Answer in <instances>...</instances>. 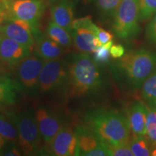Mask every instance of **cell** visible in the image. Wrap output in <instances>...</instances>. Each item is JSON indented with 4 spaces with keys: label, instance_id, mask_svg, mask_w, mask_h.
I'll return each instance as SVG.
<instances>
[{
    "label": "cell",
    "instance_id": "cell-1",
    "mask_svg": "<svg viewBox=\"0 0 156 156\" xmlns=\"http://www.w3.org/2000/svg\"><path fill=\"white\" fill-rule=\"evenodd\" d=\"M86 125L109 146L129 143L131 136L126 116L114 109L98 108L85 116Z\"/></svg>",
    "mask_w": 156,
    "mask_h": 156
},
{
    "label": "cell",
    "instance_id": "cell-2",
    "mask_svg": "<svg viewBox=\"0 0 156 156\" xmlns=\"http://www.w3.org/2000/svg\"><path fill=\"white\" fill-rule=\"evenodd\" d=\"M116 68L126 86L137 90L156 69V51L146 48L130 51L120 58Z\"/></svg>",
    "mask_w": 156,
    "mask_h": 156
},
{
    "label": "cell",
    "instance_id": "cell-3",
    "mask_svg": "<svg viewBox=\"0 0 156 156\" xmlns=\"http://www.w3.org/2000/svg\"><path fill=\"white\" fill-rule=\"evenodd\" d=\"M97 64L89 53L80 51L73 56L69 67L70 97L85 96L102 86V77Z\"/></svg>",
    "mask_w": 156,
    "mask_h": 156
},
{
    "label": "cell",
    "instance_id": "cell-4",
    "mask_svg": "<svg viewBox=\"0 0 156 156\" xmlns=\"http://www.w3.org/2000/svg\"><path fill=\"white\" fill-rule=\"evenodd\" d=\"M139 0H122L113 20L115 35L123 41L136 38L141 32Z\"/></svg>",
    "mask_w": 156,
    "mask_h": 156
},
{
    "label": "cell",
    "instance_id": "cell-5",
    "mask_svg": "<svg viewBox=\"0 0 156 156\" xmlns=\"http://www.w3.org/2000/svg\"><path fill=\"white\" fill-rule=\"evenodd\" d=\"M12 118L18 132V142L25 155L40 153L42 150V136L39 131L35 114L23 111Z\"/></svg>",
    "mask_w": 156,
    "mask_h": 156
},
{
    "label": "cell",
    "instance_id": "cell-6",
    "mask_svg": "<svg viewBox=\"0 0 156 156\" xmlns=\"http://www.w3.org/2000/svg\"><path fill=\"white\" fill-rule=\"evenodd\" d=\"M69 79V67L62 58L45 62L38 79V90L49 93L61 88Z\"/></svg>",
    "mask_w": 156,
    "mask_h": 156
},
{
    "label": "cell",
    "instance_id": "cell-7",
    "mask_svg": "<svg viewBox=\"0 0 156 156\" xmlns=\"http://www.w3.org/2000/svg\"><path fill=\"white\" fill-rule=\"evenodd\" d=\"M7 18L26 21L33 29L37 28L44 10L42 0H6Z\"/></svg>",
    "mask_w": 156,
    "mask_h": 156
},
{
    "label": "cell",
    "instance_id": "cell-8",
    "mask_svg": "<svg viewBox=\"0 0 156 156\" xmlns=\"http://www.w3.org/2000/svg\"><path fill=\"white\" fill-rule=\"evenodd\" d=\"M46 62L38 54H30L18 64L17 79L26 92L33 93L38 90V79Z\"/></svg>",
    "mask_w": 156,
    "mask_h": 156
},
{
    "label": "cell",
    "instance_id": "cell-9",
    "mask_svg": "<svg viewBox=\"0 0 156 156\" xmlns=\"http://www.w3.org/2000/svg\"><path fill=\"white\" fill-rule=\"evenodd\" d=\"M75 132L77 141L76 155L112 156L110 146L101 140L87 125L78 126Z\"/></svg>",
    "mask_w": 156,
    "mask_h": 156
},
{
    "label": "cell",
    "instance_id": "cell-10",
    "mask_svg": "<svg viewBox=\"0 0 156 156\" xmlns=\"http://www.w3.org/2000/svg\"><path fill=\"white\" fill-rule=\"evenodd\" d=\"M90 17L87 16L74 20L70 31L73 44L80 51L92 54L101 46L100 41L90 28L88 23Z\"/></svg>",
    "mask_w": 156,
    "mask_h": 156
},
{
    "label": "cell",
    "instance_id": "cell-11",
    "mask_svg": "<svg viewBox=\"0 0 156 156\" xmlns=\"http://www.w3.org/2000/svg\"><path fill=\"white\" fill-rule=\"evenodd\" d=\"M0 33L30 49L35 44V38L30 25L22 20H4L0 23Z\"/></svg>",
    "mask_w": 156,
    "mask_h": 156
},
{
    "label": "cell",
    "instance_id": "cell-12",
    "mask_svg": "<svg viewBox=\"0 0 156 156\" xmlns=\"http://www.w3.org/2000/svg\"><path fill=\"white\" fill-rule=\"evenodd\" d=\"M77 136L75 130L68 125H63L48 145L51 155L73 156L77 153Z\"/></svg>",
    "mask_w": 156,
    "mask_h": 156
},
{
    "label": "cell",
    "instance_id": "cell-13",
    "mask_svg": "<svg viewBox=\"0 0 156 156\" xmlns=\"http://www.w3.org/2000/svg\"><path fill=\"white\" fill-rule=\"evenodd\" d=\"M35 116L43 141L48 146L63 126L61 120L55 113L45 107L37 109Z\"/></svg>",
    "mask_w": 156,
    "mask_h": 156
},
{
    "label": "cell",
    "instance_id": "cell-14",
    "mask_svg": "<svg viewBox=\"0 0 156 156\" xmlns=\"http://www.w3.org/2000/svg\"><path fill=\"white\" fill-rule=\"evenodd\" d=\"M30 54V48L0 33V60L9 66H16Z\"/></svg>",
    "mask_w": 156,
    "mask_h": 156
},
{
    "label": "cell",
    "instance_id": "cell-15",
    "mask_svg": "<svg viewBox=\"0 0 156 156\" xmlns=\"http://www.w3.org/2000/svg\"><path fill=\"white\" fill-rule=\"evenodd\" d=\"M147 112L148 106L142 101L134 103L129 108L126 118L133 136L146 135Z\"/></svg>",
    "mask_w": 156,
    "mask_h": 156
},
{
    "label": "cell",
    "instance_id": "cell-16",
    "mask_svg": "<svg viewBox=\"0 0 156 156\" xmlns=\"http://www.w3.org/2000/svg\"><path fill=\"white\" fill-rule=\"evenodd\" d=\"M51 17L54 23L70 32L74 21L73 2L58 0L54 2L51 9Z\"/></svg>",
    "mask_w": 156,
    "mask_h": 156
},
{
    "label": "cell",
    "instance_id": "cell-17",
    "mask_svg": "<svg viewBox=\"0 0 156 156\" xmlns=\"http://www.w3.org/2000/svg\"><path fill=\"white\" fill-rule=\"evenodd\" d=\"M37 54L44 60L56 59L62 54V47L48 36L42 34L38 28L33 29Z\"/></svg>",
    "mask_w": 156,
    "mask_h": 156
},
{
    "label": "cell",
    "instance_id": "cell-18",
    "mask_svg": "<svg viewBox=\"0 0 156 156\" xmlns=\"http://www.w3.org/2000/svg\"><path fill=\"white\" fill-rule=\"evenodd\" d=\"M46 34L62 47H69L73 44V41L70 32L56 24L52 20L50 21L47 25Z\"/></svg>",
    "mask_w": 156,
    "mask_h": 156
},
{
    "label": "cell",
    "instance_id": "cell-19",
    "mask_svg": "<svg viewBox=\"0 0 156 156\" xmlns=\"http://www.w3.org/2000/svg\"><path fill=\"white\" fill-rule=\"evenodd\" d=\"M17 87L10 79L0 75V103L12 104L17 98Z\"/></svg>",
    "mask_w": 156,
    "mask_h": 156
},
{
    "label": "cell",
    "instance_id": "cell-20",
    "mask_svg": "<svg viewBox=\"0 0 156 156\" xmlns=\"http://www.w3.org/2000/svg\"><path fill=\"white\" fill-rule=\"evenodd\" d=\"M142 97L150 108L156 109V69L142 86Z\"/></svg>",
    "mask_w": 156,
    "mask_h": 156
},
{
    "label": "cell",
    "instance_id": "cell-21",
    "mask_svg": "<svg viewBox=\"0 0 156 156\" xmlns=\"http://www.w3.org/2000/svg\"><path fill=\"white\" fill-rule=\"evenodd\" d=\"M0 136L12 143L18 142V132L12 118L0 114Z\"/></svg>",
    "mask_w": 156,
    "mask_h": 156
},
{
    "label": "cell",
    "instance_id": "cell-22",
    "mask_svg": "<svg viewBox=\"0 0 156 156\" xmlns=\"http://www.w3.org/2000/svg\"><path fill=\"white\" fill-rule=\"evenodd\" d=\"M99 15L105 20L113 18L122 0H95Z\"/></svg>",
    "mask_w": 156,
    "mask_h": 156
},
{
    "label": "cell",
    "instance_id": "cell-23",
    "mask_svg": "<svg viewBox=\"0 0 156 156\" xmlns=\"http://www.w3.org/2000/svg\"><path fill=\"white\" fill-rule=\"evenodd\" d=\"M129 146L135 156H148L151 155V146L146 136H133L129 142Z\"/></svg>",
    "mask_w": 156,
    "mask_h": 156
},
{
    "label": "cell",
    "instance_id": "cell-24",
    "mask_svg": "<svg viewBox=\"0 0 156 156\" xmlns=\"http://www.w3.org/2000/svg\"><path fill=\"white\" fill-rule=\"evenodd\" d=\"M146 137L152 147H156V109L148 107L146 124Z\"/></svg>",
    "mask_w": 156,
    "mask_h": 156
},
{
    "label": "cell",
    "instance_id": "cell-25",
    "mask_svg": "<svg viewBox=\"0 0 156 156\" xmlns=\"http://www.w3.org/2000/svg\"><path fill=\"white\" fill-rule=\"evenodd\" d=\"M139 7L140 21H147L156 13V0H139Z\"/></svg>",
    "mask_w": 156,
    "mask_h": 156
},
{
    "label": "cell",
    "instance_id": "cell-26",
    "mask_svg": "<svg viewBox=\"0 0 156 156\" xmlns=\"http://www.w3.org/2000/svg\"><path fill=\"white\" fill-rule=\"evenodd\" d=\"M113 45V42L109 41L106 44L101 45V46H98L95 51L93 52L94 54V56L93 58L96 63H106L109 61L110 58V48Z\"/></svg>",
    "mask_w": 156,
    "mask_h": 156
},
{
    "label": "cell",
    "instance_id": "cell-27",
    "mask_svg": "<svg viewBox=\"0 0 156 156\" xmlns=\"http://www.w3.org/2000/svg\"><path fill=\"white\" fill-rule=\"evenodd\" d=\"M92 30L95 34V36L97 37V38L98 39L101 45L106 44L109 41H112L113 38H114V36L112 33L100 28L95 23H93L92 26Z\"/></svg>",
    "mask_w": 156,
    "mask_h": 156
},
{
    "label": "cell",
    "instance_id": "cell-28",
    "mask_svg": "<svg viewBox=\"0 0 156 156\" xmlns=\"http://www.w3.org/2000/svg\"><path fill=\"white\" fill-rule=\"evenodd\" d=\"M146 38L150 44L156 46V13L152 17L146 28Z\"/></svg>",
    "mask_w": 156,
    "mask_h": 156
},
{
    "label": "cell",
    "instance_id": "cell-29",
    "mask_svg": "<svg viewBox=\"0 0 156 156\" xmlns=\"http://www.w3.org/2000/svg\"><path fill=\"white\" fill-rule=\"evenodd\" d=\"M112 156H133L129 143L118 146H110Z\"/></svg>",
    "mask_w": 156,
    "mask_h": 156
},
{
    "label": "cell",
    "instance_id": "cell-30",
    "mask_svg": "<svg viewBox=\"0 0 156 156\" xmlns=\"http://www.w3.org/2000/svg\"><path fill=\"white\" fill-rule=\"evenodd\" d=\"M111 56L114 58H120L125 54V48L121 44L112 45L110 48Z\"/></svg>",
    "mask_w": 156,
    "mask_h": 156
},
{
    "label": "cell",
    "instance_id": "cell-31",
    "mask_svg": "<svg viewBox=\"0 0 156 156\" xmlns=\"http://www.w3.org/2000/svg\"><path fill=\"white\" fill-rule=\"evenodd\" d=\"M7 17V6L6 0H0V23Z\"/></svg>",
    "mask_w": 156,
    "mask_h": 156
},
{
    "label": "cell",
    "instance_id": "cell-32",
    "mask_svg": "<svg viewBox=\"0 0 156 156\" xmlns=\"http://www.w3.org/2000/svg\"><path fill=\"white\" fill-rule=\"evenodd\" d=\"M4 155H20V153L16 147H10L3 153Z\"/></svg>",
    "mask_w": 156,
    "mask_h": 156
},
{
    "label": "cell",
    "instance_id": "cell-33",
    "mask_svg": "<svg viewBox=\"0 0 156 156\" xmlns=\"http://www.w3.org/2000/svg\"><path fill=\"white\" fill-rule=\"evenodd\" d=\"M6 140L5 138H3L2 136H0V155H3V149L5 147V143H6Z\"/></svg>",
    "mask_w": 156,
    "mask_h": 156
},
{
    "label": "cell",
    "instance_id": "cell-34",
    "mask_svg": "<svg viewBox=\"0 0 156 156\" xmlns=\"http://www.w3.org/2000/svg\"><path fill=\"white\" fill-rule=\"evenodd\" d=\"M151 155H153V156H156V147L154 148L153 151H151Z\"/></svg>",
    "mask_w": 156,
    "mask_h": 156
},
{
    "label": "cell",
    "instance_id": "cell-35",
    "mask_svg": "<svg viewBox=\"0 0 156 156\" xmlns=\"http://www.w3.org/2000/svg\"><path fill=\"white\" fill-rule=\"evenodd\" d=\"M57 1H58V0H49V2H53V3L56 2H57Z\"/></svg>",
    "mask_w": 156,
    "mask_h": 156
},
{
    "label": "cell",
    "instance_id": "cell-36",
    "mask_svg": "<svg viewBox=\"0 0 156 156\" xmlns=\"http://www.w3.org/2000/svg\"><path fill=\"white\" fill-rule=\"evenodd\" d=\"M85 2H91V1H93V0H85Z\"/></svg>",
    "mask_w": 156,
    "mask_h": 156
}]
</instances>
